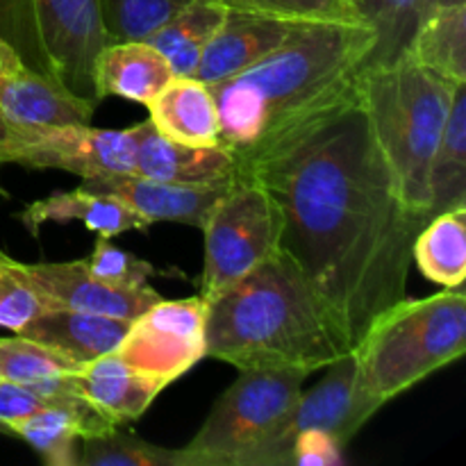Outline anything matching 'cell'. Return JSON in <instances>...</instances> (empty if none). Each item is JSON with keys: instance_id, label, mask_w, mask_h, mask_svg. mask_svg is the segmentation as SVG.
I'll return each mask as SVG.
<instances>
[{"instance_id": "ac0fdd59", "label": "cell", "mask_w": 466, "mask_h": 466, "mask_svg": "<svg viewBox=\"0 0 466 466\" xmlns=\"http://www.w3.org/2000/svg\"><path fill=\"white\" fill-rule=\"evenodd\" d=\"M21 223L32 237H39L41 226L46 223H66L80 221L86 230L96 232L98 237H121L132 230H146L150 226L144 217L123 205L112 196L86 191L82 187L71 191H57L44 200L27 205L18 214Z\"/></svg>"}, {"instance_id": "83f0119b", "label": "cell", "mask_w": 466, "mask_h": 466, "mask_svg": "<svg viewBox=\"0 0 466 466\" xmlns=\"http://www.w3.org/2000/svg\"><path fill=\"white\" fill-rule=\"evenodd\" d=\"M76 466H177V449H164L114 428L77 441Z\"/></svg>"}, {"instance_id": "52a82bcc", "label": "cell", "mask_w": 466, "mask_h": 466, "mask_svg": "<svg viewBox=\"0 0 466 466\" xmlns=\"http://www.w3.org/2000/svg\"><path fill=\"white\" fill-rule=\"evenodd\" d=\"M309 373L300 369H246L218 396L194 440L177 449V466H239L289 414Z\"/></svg>"}, {"instance_id": "836d02e7", "label": "cell", "mask_w": 466, "mask_h": 466, "mask_svg": "<svg viewBox=\"0 0 466 466\" xmlns=\"http://www.w3.org/2000/svg\"><path fill=\"white\" fill-rule=\"evenodd\" d=\"M55 405L53 400L41 396L30 385L0 380V432L9 435V426L18 419H25L39 410Z\"/></svg>"}, {"instance_id": "4dcf8cb0", "label": "cell", "mask_w": 466, "mask_h": 466, "mask_svg": "<svg viewBox=\"0 0 466 466\" xmlns=\"http://www.w3.org/2000/svg\"><path fill=\"white\" fill-rule=\"evenodd\" d=\"M191 0H98L109 41L146 39Z\"/></svg>"}, {"instance_id": "5bb4252c", "label": "cell", "mask_w": 466, "mask_h": 466, "mask_svg": "<svg viewBox=\"0 0 466 466\" xmlns=\"http://www.w3.org/2000/svg\"><path fill=\"white\" fill-rule=\"evenodd\" d=\"M135 127V173L177 185H209L235 177V155L221 144L187 146L159 135L150 121Z\"/></svg>"}, {"instance_id": "2e32d148", "label": "cell", "mask_w": 466, "mask_h": 466, "mask_svg": "<svg viewBox=\"0 0 466 466\" xmlns=\"http://www.w3.org/2000/svg\"><path fill=\"white\" fill-rule=\"evenodd\" d=\"M296 23L255 16L244 12H226L221 27L205 46L194 77L214 85L258 64L289 36Z\"/></svg>"}, {"instance_id": "cb8c5ba5", "label": "cell", "mask_w": 466, "mask_h": 466, "mask_svg": "<svg viewBox=\"0 0 466 466\" xmlns=\"http://www.w3.org/2000/svg\"><path fill=\"white\" fill-rule=\"evenodd\" d=\"M431 217L466 208V85L458 86L428 173Z\"/></svg>"}, {"instance_id": "d6a6232c", "label": "cell", "mask_w": 466, "mask_h": 466, "mask_svg": "<svg viewBox=\"0 0 466 466\" xmlns=\"http://www.w3.org/2000/svg\"><path fill=\"white\" fill-rule=\"evenodd\" d=\"M91 276L114 287H144L155 276V267L114 246L107 237H98L94 253L86 258Z\"/></svg>"}, {"instance_id": "8992f818", "label": "cell", "mask_w": 466, "mask_h": 466, "mask_svg": "<svg viewBox=\"0 0 466 466\" xmlns=\"http://www.w3.org/2000/svg\"><path fill=\"white\" fill-rule=\"evenodd\" d=\"M319 385L303 391L285 419L239 466L339 464L355 435L382 408L360 385L353 350L328 364Z\"/></svg>"}, {"instance_id": "30bf717a", "label": "cell", "mask_w": 466, "mask_h": 466, "mask_svg": "<svg viewBox=\"0 0 466 466\" xmlns=\"http://www.w3.org/2000/svg\"><path fill=\"white\" fill-rule=\"evenodd\" d=\"M208 300H159L127 328L114 353L132 369L171 385L205 358Z\"/></svg>"}, {"instance_id": "9a60e30c", "label": "cell", "mask_w": 466, "mask_h": 466, "mask_svg": "<svg viewBox=\"0 0 466 466\" xmlns=\"http://www.w3.org/2000/svg\"><path fill=\"white\" fill-rule=\"evenodd\" d=\"M68 385L116 426L144 417L153 400L168 387L159 378L132 369L116 353L100 355L80 371L68 373Z\"/></svg>"}, {"instance_id": "ffe728a7", "label": "cell", "mask_w": 466, "mask_h": 466, "mask_svg": "<svg viewBox=\"0 0 466 466\" xmlns=\"http://www.w3.org/2000/svg\"><path fill=\"white\" fill-rule=\"evenodd\" d=\"M171 77L173 71L164 55L146 39L109 41L96 62L100 100L118 96L130 103L148 105Z\"/></svg>"}, {"instance_id": "277c9868", "label": "cell", "mask_w": 466, "mask_h": 466, "mask_svg": "<svg viewBox=\"0 0 466 466\" xmlns=\"http://www.w3.org/2000/svg\"><path fill=\"white\" fill-rule=\"evenodd\" d=\"M458 86L462 85H451L408 55L358 73V89L376 144L399 180L405 203L428 217V173Z\"/></svg>"}, {"instance_id": "e0dca14e", "label": "cell", "mask_w": 466, "mask_h": 466, "mask_svg": "<svg viewBox=\"0 0 466 466\" xmlns=\"http://www.w3.org/2000/svg\"><path fill=\"white\" fill-rule=\"evenodd\" d=\"M98 105L80 98L57 77L25 68L0 77L5 126H89Z\"/></svg>"}, {"instance_id": "e575fe53", "label": "cell", "mask_w": 466, "mask_h": 466, "mask_svg": "<svg viewBox=\"0 0 466 466\" xmlns=\"http://www.w3.org/2000/svg\"><path fill=\"white\" fill-rule=\"evenodd\" d=\"M27 64L23 62V57L18 55V50L0 35V77L14 76V73L25 71Z\"/></svg>"}, {"instance_id": "7402d4cb", "label": "cell", "mask_w": 466, "mask_h": 466, "mask_svg": "<svg viewBox=\"0 0 466 466\" xmlns=\"http://www.w3.org/2000/svg\"><path fill=\"white\" fill-rule=\"evenodd\" d=\"M228 9L217 0H191L146 36L164 55L173 76H194L205 46L221 27Z\"/></svg>"}, {"instance_id": "44dd1931", "label": "cell", "mask_w": 466, "mask_h": 466, "mask_svg": "<svg viewBox=\"0 0 466 466\" xmlns=\"http://www.w3.org/2000/svg\"><path fill=\"white\" fill-rule=\"evenodd\" d=\"M150 118L159 135L187 146L218 144V114L214 96L194 76H173L168 85L150 100Z\"/></svg>"}, {"instance_id": "8fae6325", "label": "cell", "mask_w": 466, "mask_h": 466, "mask_svg": "<svg viewBox=\"0 0 466 466\" xmlns=\"http://www.w3.org/2000/svg\"><path fill=\"white\" fill-rule=\"evenodd\" d=\"M50 73L66 89L103 103L96 89V62L109 44L98 0H32Z\"/></svg>"}, {"instance_id": "f1b7e54d", "label": "cell", "mask_w": 466, "mask_h": 466, "mask_svg": "<svg viewBox=\"0 0 466 466\" xmlns=\"http://www.w3.org/2000/svg\"><path fill=\"white\" fill-rule=\"evenodd\" d=\"M53 308L48 296L39 289L27 264L0 250V328L21 332L39 314Z\"/></svg>"}, {"instance_id": "8d00e7d4", "label": "cell", "mask_w": 466, "mask_h": 466, "mask_svg": "<svg viewBox=\"0 0 466 466\" xmlns=\"http://www.w3.org/2000/svg\"><path fill=\"white\" fill-rule=\"evenodd\" d=\"M5 132H7V126H5L3 112H0V139H3V137H5Z\"/></svg>"}, {"instance_id": "6da1fadb", "label": "cell", "mask_w": 466, "mask_h": 466, "mask_svg": "<svg viewBox=\"0 0 466 466\" xmlns=\"http://www.w3.org/2000/svg\"><path fill=\"white\" fill-rule=\"evenodd\" d=\"M237 171L268 191L282 218L280 248L355 349L408 296L414 239L432 218L405 203L369 126L358 76L239 159Z\"/></svg>"}, {"instance_id": "d590c367", "label": "cell", "mask_w": 466, "mask_h": 466, "mask_svg": "<svg viewBox=\"0 0 466 466\" xmlns=\"http://www.w3.org/2000/svg\"><path fill=\"white\" fill-rule=\"evenodd\" d=\"M428 5V14L435 12V9H444V7H458V5H466V0H426Z\"/></svg>"}, {"instance_id": "484cf974", "label": "cell", "mask_w": 466, "mask_h": 466, "mask_svg": "<svg viewBox=\"0 0 466 466\" xmlns=\"http://www.w3.org/2000/svg\"><path fill=\"white\" fill-rule=\"evenodd\" d=\"M355 7L376 35V44L364 66L390 64L403 57L414 32L428 16L426 0H355Z\"/></svg>"}, {"instance_id": "7c38bea8", "label": "cell", "mask_w": 466, "mask_h": 466, "mask_svg": "<svg viewBox=\"0 0 466 466\" xmlns=\"http://www.w3.org/2000/svg\"><path fill=\"white\" fill-rule=\"evenodd\" d=\"M27 271L32 273L39 289L48 296L53 308L80 309V312L135 321L146 309L162 300V296L150 285L114 287L98 280L86 268V259L27 264Z\"/></svg>"}, {"instance_id": "74e56055", "label": "cell", "mask_w": 466, "mask_h": 466, "mask_svg": "<svg viewBox=\"0 0 466 466\" xmlns=\"http://www.w3.org/2000/svg\"><path fill=\"white\" fill-rule=\"evenodd\" d=\"M0 196H5V189H3V187H0Z\"/></svg>"}, {"instance_id": "f546056e", "label": "cell", "mask_w": 466, "mask_h": 466, "mask_svg": "<svg viewBox=\"0 0 466 466\" xmlns=\"http://www.w3.org/2000/svg\"><path fill=\"white\" fill-rule=\"evenodd\" d=\"M228 12L287 23H364L350 0H217Z\"/></svg>"}, {"instance_id": "5b68a950", "label": "cell", "mask_w": 466, "mask_h": 466, "mask_svg": "<svg viewBox=\"0 0 466 466\" xmlns=\"http://www.w3.org/2000/svg\"><path fill=\"white\" fill-rule=\"evenodd\" d=\"M466 350L464 285L408 299L382 312L353 349L360 385L385 405L458 362Z\"/></svg>"}, {"instance_id": "d6986e66", "label": "cell", "mask_w": 466, "mask_h": 466, "mask_svg": "<svg viewBox=\"0 0 466 466\" xmlns=\"http://www.w3.org/2000/svg\"><path fill=\"white\" fill-rule=\"evenodd\" d=\"M132 321L80 312L68 308H50L27 323L18 335L41 341L77 364H86L116 350Z\"/></svg>"}, {"instance_id": "4fadbf2b", "label": "cell", "mask_w": 466, "mask_h": 466, "mask_svg": "<svg viewBox=\"0 0 466 466\" xmlns=\"http://www.w3.org/2000/svg\"><path fill=\"white\" fill-rule=\"evenodd\" d=\"M230 180L209 182V185H177V182H159L132 173V176L89 177L80 187L121 200L148 223L176 221L203 228L209 209L221 198Z\"/></svg>"}, {"instance_id": "d4e9b609", "label": "cell", "mask_w": 466, "mask_h": 466, "mask_svg": "<svg viewBox=\"0 0 466 466\" xmlns=\"http://www.w3.org/2000/svg\"><path fill=\"white\" fill-rule=\"evenodd\" d=\"M412 259L419 271L444 289L466 280V208L435 214L414 239Z\"/></svg>"}, {"instance_id": "9c48e42d", "label": "cell", "mask_w": 466, "mask_h": 466, "mask_svg": "<svg viewBox=\"0 0 466 466\" xmlns=\"http://www.w3.org/2000/svg\"><path fill=\"white\" fill-rule=\"evenodd\" d=\"M59 168L82 180L135 173V127L7 126L0 139V167Z\"/></svg>"}, {"instance_id": "ba28073f", "label": "cell", "mask_w": 466, "mask_h": 466, "mask_svg": "<svg viewBox=\"0 0 466 466\" xmlns=\"http://www.w3.org/2000/svg\"><path fill=\"white\" fill-rule=\"evenodd\" d=\"M200 230L205 235L200 296L209 300L280 248L282 218L268 191L237 171Z\"/></svg>"}, {"instance_id": "4316f807", "label": "cell", "mask_w": 466, "mask_h": 466, "mask_svg": "<svg viewBox=\"0 0 466 466\" xmlns=\"http://www.w3.org/2000/svg\"><path fill=\"white\" fill-rule=\"evenodd\" d=\"M85 364H77L68 355L27 339V337H0V380L35 385L50 378L76 373Z\"/></svg>"}, {"instance_id": "7a4b0ae2", "label": "cell", "mask_w": 466, "mask_h": 466, "mask_svg": "<svg viewBox=\"0 0 466 466\" xmlns=\"http://www.w3.org/2000/svg\"><path fill=\"white\" fill-rule=\"evenodd\" d=\"M367 23H296L273 53L237 76L208 85L218 114V144L235 159L339 94L371 55Z\"/></svg>"}, {"instance_id": "1f68e13d", "label": "cell", "mask_w": 466, "mask_h": 466, "mask_svg": "<svg viewBox=\"0 0 466 466\" xmlns=\"http://www.w3.org/2000/svg\"><path fill=\"white\" fill-rule=\"evenodd\" d=\"M0 35L18 50L27 68L53 76L36 27L32 0H0Z\"/></svg>"}, {"instance_id": "f35d334b", "label": "cell", "mask_w": 466, "mask_h": 466, "mask_svg": "<svg viewBox=\"0 0 466 466\" xmlns=\"http://www.w3.org/2000/svg\"><path fill=\"white\" fill-rule=\"evenodd\" d=\"M350 3H353V5H355V0H350Z\"/></svg>"}, {"instance_id": "3957f363", "label": "cell", "mask_w": 466, "mask_h": 466, "mask_svg": "<svg viewBox=\"0 0 466 466\" xmlns=\"http://www.w3.org/2000/svg\"><path fill=\"white\" fill-rule=\"evenodd\" d=\"M294 259L278 248L267 262L208 300L205 358L246 369H326L350 353Z\"/></svg>"}, {"instance_id": "603a6c76", "label": "cell", "mask_w": 466, "mask_h": 466, "mask_svg": "<svg viewBox=\"0 0 466 466\" xmlns=\"http://www.w3.org/2000/svg\"><path fill=\"white\" fill-rule=\"evenodd\" d=\"M405 55L451 85H466V5L428 14Z\"/></svg>"}]
</instances>
